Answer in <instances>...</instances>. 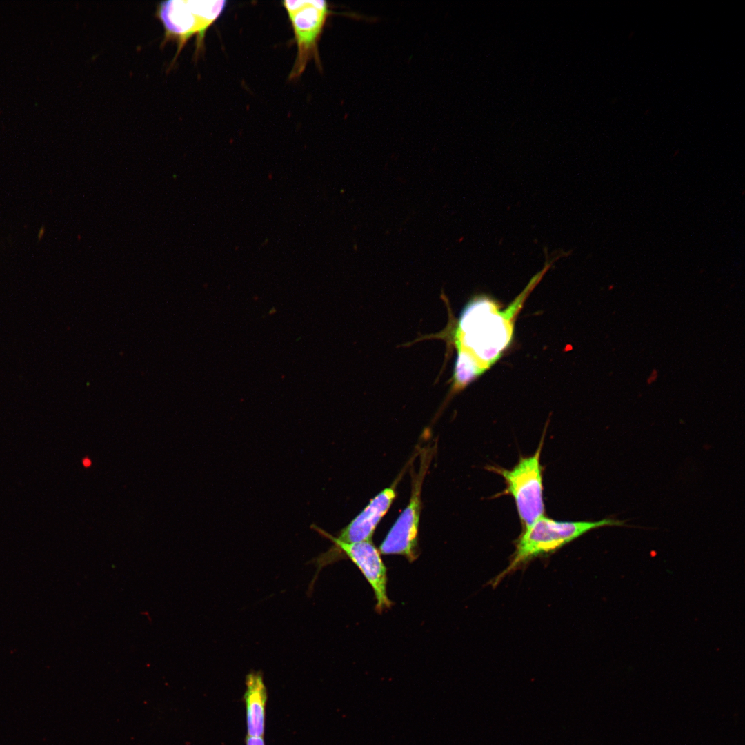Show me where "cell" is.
I'll use <instances>...</instances> for the list:
<instances>
[{"label": "cell", "instance_id": "cell-1", "mask_svg": "<svg viewBox=\"0 0 745 745\" xmlns=\"http://www.w3.org/2000/svg\"><path fill=\"white\" fill-rule=\"evenodd\" d=\"M522 297L509 309L499 312L488 298H477L463 310L455 332L458 353L469 356L482 372L495 362L508 345L513 326L510 319Z\"/></svg>", "mask_w": 745, "mask_h": 745}, {"label": "cell", "instance_id": "cell-2", "mask_svg": "<svg viewBox=\"0 0 745 745\" xmlns=\"http://www.w3.org/2000/svg\"><path fill=\"white\" fill-rule=\"evenodd\" d=\"M627 521L608 517L595 522H560L543 515L524 528L510 564L494 579V584L532 559L555 551L593 529L605 526L633 527L627 525Z\"/></svg>", "mask_w": 745, "mask_h": 745}, {"label": "cell", "instance_id": "cell-3", "mask_svg": "<svg viewBox=\"0 0 745 745\" xmlns=\"http://www.w3.org/2000/svg\"><path fill=\"white\" fill-rule=\"evenodd\" d=\"M311 528L333 543L328 550L312 559L317 571L309 586L308 593L312 591L318 573L325 566L346 557L360 570L372 588L376 599L375 610L381 613L384 609L391 607L393 603L387 595V568L381 557L379 550L371 540L357 543H346L338 540L315 524Z\"/></svg>", "mask_w": 745, "mask_h": 745}, {"label": "cell", "instance_id": "cell-4", "mask_svg": "<svg viewBox=\"0 0 745 745\" xmlns=\"http://www.w3.org/2000/svg\"><path fill=\"white\" fill-rule=\"evenodd\" d=\"M226 1L169 0L159 3L155 16L162 23L164 38L162 45L176 42L177 52L174 61L187 41L197 35V50L203 46L207 29L218 18L225 8Z\"/></svg>", "mask_w": 745, "mask_h": 745}, {"label": "cell", "instance_id": "cell-5", "mask_svg": "<svg viewBox=\"0 0 745 745\" xmlns=\"http://www.w3.org/2000/svg\"><path fill=\"white\" fill-rule=\"evenodd\" d=\"M543 435L533 455L521 457L511 468L488 466L486 469L501 475L506 488L501 495H511L515 501L524 528L530 526L544 515L542 468L540 455L544 443Z\"/></svg>", "mask_w": 745, "mask_h": 745}, {"label": "cell", "instance_id": "cell-6", "mask_svg": "<svg viewBox=\"0 0 745 745\" xmlns=\"http://www.w3.org/2000/svg\"><path fill=\"white\" fill-rule=\"evenodd\" d=\"M435 446L424 448L420 453L418 471L412 476L409 502L399 516L379 547L383 555H400L409 562L419 555L418 530L421 509L422 484L435 453Z\"/></svg>", "mask_w": 745, "mask_h": 745}, {"label": "cell", "instance_id": "cell-7", "mask_svg": "<svg viewBox=\"0 0 745 745\" xmlns=\"http://www.w3.org/2000/svg\"><path fill=\"white\" fill-rule=\"evenodd\" d=\"M291 21L297 45V56L290 79L299 77L308 62L319 61L317 44L330 13L325 1H285L283 2Z\"/></svg>", "mask_w": 745, "mask_h": 745}, {"label": "cell", "instance_id": "cell-8", "mask_svg": "<svg viewBox=\"0 0 745 745\" xmlns=\"http://www.w3.org/2000/svg\"><path fill=\"white\" fill-rule=\"evenodd\" d=\"M395 484L384 489L346 527L341 530L338 540L357 543L371 540L375 528L390 508L397 494Z\"/></svg>", "mask_w": 745, "mask_h": 745}, {"label": "cell", "instance_id": "cell-9", "mask_svg": "<svg viewBox=\"0 0 745 745\" xmlns=\"http://www.w3.org/2000/svg\"><path fill=\"white\" fill-rule=\"evenodd\" d=\"M244 699L246 705L248 735L263 737L265 729L267 691L262 674L251 672L246 678Z\"/></svg>", "mask_w": 745, "mask_h": 745}, {"label": "cell", "instance_id": "cell-10", "mask_svg": "<svg viewBox=\"0 0 745 745\" xmlns=\"http://www.w3.org/2000/svg\"><path fill=\"white\" fill-rule=\"evenodd\" d=\"M246 745H265L263 737L247 736Z\"/></svg>", "mask_w": 745, "mask_h": 745}, {"label": "cell", "instance_id": "cell-11", "mask_svg": "<svg viewBox=\"0 0 745 745\" xmlns=\"http://www.w3.org/2000/svg\"><path fill=\"white\" fill-rule=\"evenodd\" d=\"M83 465H84L85 466H86V467H87V466H90V464H91V462H90V459H84V460L83 461Z\"/></svg>", "mask_w": 745, "mask_h": 745}]
</instances>
